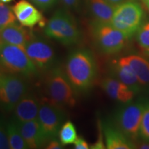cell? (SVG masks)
<instances>
[{"instance_id": "obj_1", "label": "cell", "mask_w": 149, "mask_h": 149, "mask_svg": "<svg viewBox=\"0 0 149 149\" xmlns=\"http://www.w3.org/2000/svg\"><path fill=\"white\" fill-rule=\"evenodd\" d=\"M64 71L75 92H85L91 88L96 75V65L88 50L72 51L65 62Z\"/></svg>"}, {"instance_id": "obj_2", "label": "cell", "mask_w": 149, "mask_h": 149, "mask_svg": "<svg viewBox=\"0 0 149 149\" xmlns=\"http://www.w3.org/2000/svg\"><path fill=\"white\" fill-rule=\"evenodd\" d=\"M44 80L45 97L43 101L63 109L76 105V92L61 66L55 65L47 70Z\"/></svg>"}, {"instance_id": "obj_3", "label": "cell", "mask_w": 149, "mask_h": 149, "mask_svg": "<svg viewBox=\"0 0 149 149\" xmlns=\"http://www.w3.org/2000/svg\"><path fill=\"white\" fill-rule=\"evenodd\" d=\"M44 33L66 46L77 45L81 40V31L75 20L64 9L56 10L46 23Z\"/></svg>"}, {"instance_id": "obj_4", "label": "cell", "mask_w": 149, "mask_h": 149, "mask_svg": "<svg viewBox=\"0 0 149 149\" xmlns=\"http://www.w3.org/2000/svg\"><path fill=\"white\" fill-rule=\"evenodd\" d=\"M0 68L25 78L39 74L38 68L29 58L24 47L5 43L0 44Z\"/></svg>"}, {"instance_id": "obj_5", "label": "cell", "mask_w": 149, "mask_h": 149, "mask_svg": "<svg viewBox=\"0 0 149 149\" xmlns=\"http://www.w3.org/2000/svg\"><path fill=\"white\" fill-rule=\"evenodd\" d=\"M29 91L26 78L18 74H1L0 76V107L6 112L13 111Z\"/></svg>"}, {"instance_id": "obj_6", "label": "cell", "mask_w": 149, "mask_h": 149, "mask_svg": "<svg viewBox=\"0 0 149 149\" xmlns=\"http://www.w3.org/2000/svg\"><path fill=\"white\" fill-rule=\"evenodd\" d=\"M143 15V10L139 3L133 1H126L116 7L110 24L129 38L141 26Z\"/></svg>"}, {"instance_id": "obj_7", "label": "cell", "mask_w": 149, "mask_h": 149, "mask_svg": "<svg viewBox=\"0 0 149 149\" xmlns=\"http://www.w3.org/2000/svg\"><path fill=\"white\" fill-rule=\"evenodd\" d=\"M93 38L99 49L107 55L118 53L124 48L128 37L110 24L95 22L92 26Z\"/></svg>"}, {"instance_id": "obj_8", "label": "cell", "mask_w": 149, "mask_h": 149, "mask_svg": "<svg viewBox=\"0 0 149 149\" xmlns=\"http://www.w3.org/2000/svg\"><path fill=\"white\" fill-rule=\"evenodd\" d=\"M24 48L39 70L46 72L55 66V53L51 44L45 39L33 36Z\"/></svg>"}, {"instance_id": "obj_9", "label": "cell", "mask_w": 149, "mask_h": 149, "mask_svg": "<svg viewBox=\"0 0 149 149\" xmlns=\"http://www.w3.org/2000/svg\"><path fill=\"white\" fill-rule=\"evenodd\" d=\"M64 120L63 108L47 102H41L37 120L48 141L57 137Z\"/></svg>"}, {"instance_id": "obj_10", "label": "cell", "mask_w": 149, "mask_h": 149, "mask_svg": "<svg viewBox=\"0 0 149 149\" xmlns=\"http://www.w3.org/2000/svg\"><path fill=\"white\" fill-rule=\"evenodd\" d=\"M144 110L142 104H133L120 109L117 113V126L129 139H135L138 136Z\"/></svg>"}, {"instance_id": "obj_11", "label": "cell", "mask_w": 149, "mask_h": 149, "mask_svg": "<svg viewBox=\"0 0 149 149\" xmlns=\"http://www.w3.org/2000/svg\"><path fill=\"white\" fill-rule=\"evenodd\" d=\"M12 8L17 19L23 26L31 29L37 24L41 27L46 26L45 19L42 13L27 0H20Z\"/></svg>"}, {"instance_id": "obj_12", "label": "cell", "mask_w": 149, "mask_h": 149, "mask_svg": "<svg viewBox=\"0 0 149 149\" xmlns=\"http://www.w3.org/2000/svg\"><path fill=\"white\" fill-rule=\"evenodd\" d=\"M15 122L28 148H42L48 141L37 119L27 122Z\"/></svg>"}, {"instance_id": "obj_13", "label": "cell", "mask_w": 149, "mask_h": 149, "mask_svg": "<svg viewBox=\"0 0 149 149\" xmlns=\"http://www.w3.org/2000/svg\"><path fill=\"white\" fill-rule=\"evenodd\" d=\"M41 102L34 93L28 92L18 102L13 110L17 122H27L37 119Z\"/></svg>"}, {"instance_id": "obj_14", "label": "cell", "mask_w": 149, "mask_h": 149, "mask_svg": "<svg viewBox=\"0 0 149 149\" xmlns=\"http://www.w3.org/2000/svg\"><path fill=\"white\" fill-rule=\"evenodd\" d=\"M32 33L25 29L22 25L13 23L0 31V42L24 47L33 38Z\"/></svg>"}, {"instance_id": "obj_15", "label": "cell", "mask_w": 149, "mask_h": 149, "mask_svg": "<svg viewBox=\"0 0 149 149\" xmlns=\"http://www.w3.org/2000/svg\"><path fill=\"white\" fill-rule=\"evenodd\" d=\"M102 87L110 97L126 103L134 97V91L120 80L107 77L102 81Z\"/></svg>"}, {"instance_id": "obj_16", "label": "cell", "mask_w": 149, "mask_h": 149, "mask_svg": "<svg viewBox=\"0 0 149 149\" xmlns=\"http://www.w3.org/2000/svg\"><path fill=\"white\" fill-rule=\"evenodd\" d=\"M105 136L106 148L109 149H130L135 148V145L129 140L120 130L116 129L109 124L103 127Z\"/></svg>"}, {"instance_id": "obj_17", "label": "cell", "mask_w": 149, "mask_h": 149, "mask_svg": "<svg viewBox=\"0 0 149 149\" xmlns=\"http://www.w3.org/2000/svg\"><path fill=\"white\" fill-rule=\"evenodd\" d=\"M117 6L107 0H89L88 8L95 22L110 24Z\"/></svg>"}, {"instance_id": "obj_18", "label": "cell", "mask_w": 149, "mask_h": 149, "mask_svg": "<svg viewBox=\"0 0 149 149\" xmlns=\"http://www.w3.org/2000/svg\"><path fill=\"white\" fill-rule=\"evenodd\" d=\"M115 71L119 79L127 85L134 92L139 90V86L138 85L141 84L131 67L126 62L124 57L120 58L115 63Z\"/></svg>"}, {"instance_id": "obj_19", "label": "cell", "mask_w": 149, "mask_h": 149, "mask_svg": "<svg viewBox=\"0 0 149 149\" xmlns=\"http://www.w3.org/2000/svg\"><path fill=\"white\" fill-rule=\"evenodd\" d=\"M137 76L141 85L149 83V62L138 55H132L124 57Z\"/></svg>"}, {"instance_id": "obj_20", "label": "cell", "mask_w": 149, "mask_h": 149, "mask_svg": "<svg viewBox=\"0 0 149 149\" xmlns=\"http://www.w3.org/2000/svg\"><path fill=\"white\" fill-rule=\"evenodd\" d=\"M6 132L8 135L9 144L12 149L28 148L25 141L22 137L17 124L14 120H11L6 124Z\"/></svg>"}, {"instance_id": "obj_21", "label": "cell", "mask_w": 149, "mask_h": 149, "mask_svg": "<svg viewBox=\"0 0 149 149\" xmlns=\"http://www.w3.org/2000/svg\"><path fill=\"white\" fill-rule=\"evenodd\" d=\"M59 139L63 146L74 144L77 137V130L74 124L68 120L64 122L59 131Z\"/></svg>"}, {"instance_id": "obj_22", "label": "cell", "mask_w": 149, "mask_h": 149, "mask_svg": "<svg viewBox=\"0 0 149 149\" xmlns=\"http://www.w3.org/2000/svg\"><path fill=\"white\" fill-rule=\"evenodd\" d=\"M16 19L13 8L4 3L0 2V31L10 24L15 23Z\"/></svg>"}, {"instance_id": "obj_23", "label": "cell", "mask_w": 149, "mask_h": 149, "mask_svg": "<svg viewBox=\"0 0 149 149\" xmlns=\"http://www.w3.org/2000/svg\"><path fill=\"white\" fill-rule=\"evenodd\" d=\"M137 40L141 47L149 52V22L139 27Z\"/></svg>"}, {"instance_id": "obj_24", "label": "cell", "mask_w": 149, "mask_h": 149, "mask_svg": "<svg viewBox=\"0 0 149 149\" xmlns=\"http://www.w3.org/2000/svg\"><path fill=\"white\" fill-rule=\"evenodd\" d=\"M139 134L144 140L149 141V105L144 107L139 128Z\"/></svg>"}, {"instance_id": "obj_25", "label": "cell", "mask_w": 149, "mask_h": 149, "mask_svg": "<svg viewBox=\"0 0 149 149\" xmlns=\"http://www.w3.org/2000/svg\"><path fill=\"white\" fill-rule=\"evenodd\" d=\"M10 148L9 144L8 135H7L6 127L0 120V149Z\"/></svg>"}, {"instance_id": "obj_26", "label": "cell", "mask_w": 149, "mask_h": 149, "mask_svg": "<svg viewBox=\"0 0 149 149\" xmlns=\"http://www.w3.org/2000/svg\"><path fill=\"white\" fill-rule=\"evenodd\" d=\"M33 4L40 8L41 10H46L51 8L57 3V0H29Z\"/></svg>"}, {"instance_id": "obj_27", "label": "cell", "mask_w": 149, "mask_h": 149, "mask_svg": "<svg viewBox=\"0 0 149 149\" xmlns=\"http://www.w3.org/2000/svg\"><path fill=\"white\" fill-rule=\"evenodd\" d=\"M74 148L75 149H88L90 147L87 141L81 136H77L74 142Z\"/></svg>"}, {"instance_id": "obj_28", "label": "cell", "mask_w": 149, "mask_h": 149, "mask_svg": "<svg viewBox=\"0 0 149 149\" xmlns=\"http://www.w3.org/2000/svg\"><path fill=\"white\" fill-rule=\"evenodd\" d=\"M102 128L100 126V124H99V138L98 140L97 141V142L95 143L94 144L91 145V146L90 147L91 148L93 149H102V148H105L106 147L104 146V144L103 141V137H102Z\"/></svg>"}, {"instance_id": "obj_29", "label": "cell", "mask_w": 149, "mask_h": 149, "mask_svg": "<svg viewBox=\"0 0 149 149\" xmlns=\"http://www.w3.org/2000/svg\"><path fill=\"white\" fill-rule=\"evenodd\" d=\"M48 144L46 145V148L47 149H61L64 148V146L61 144L60 141L56 138H53L48 141Z\"/></svg>"}, {"instance_id": "obj_30", "label": "cell", "mask_w": 149, "mask_h": 149, "mask_svg": "<svg viewBox=\"0 0 149 149\" xmlns=\"http://www.w3.org/2000/svg\"><path fill=\"white\" fill-rule=\"evenodd\" d=\"M65 6L68 9L77 10L79 4V0H61Z\"/></svg>"}, {"instance_id": "obj_31", "label": "cell", "mask_w": 149, "mask_h": 149, "mask_svg": "<svg viewBox=\"0 0 149 149\" xmlns=\"http://www.w3.org/2000/svg\"><path fill=\"white\" fill-rule=\"evenodd\" d=\"M107 1H109V3H111V4L117 6L122 4L123 3H125L126 1H132V0H107Z\"/></svg>"}, {"instance_id": "obj_32", "label": "cell", "mask_w": 149, "mask_h": 149, "mask_svg": "<svg viewBox=\"0 0 149 149\" xmlns=\"http://www.w3.org/2000/svg\"><path fill=\"white\" fill-rule=\"evenodd\" d=\"M138 148H146V149H149V144H141L139 146Z\"/></svg>"}, {"instance_id": "obj_33", "label": "cell", "mask_w": 149, "mask_h": 149, "mask_svg": "<svg viewBox=\"0 0 149 149\" xmlns=\"http://www.w3.org/2000/svg\"><path fill=\"white\" fill-rule=\"evenodd\" d=\"M13 0H0V1L2 3H10Z\"/></svg>"}, {"instance_id": "obj_34", "label": "cell", "mask_w": 149, "mask_h": 149, "mask_svg": "<svg viewBox=\"0 0 149 149\" xmlns=\"http://www.w3.org/2000/svg\"><path fill=\"white\" fill-rule=\"evenodd\" d=\"M144 3L147 6V7H148V9H149V0H145Z\"/></svg>"}, {"instance_id": "obj_35", "label": "cell", "mask_w": 149, "mask_h": 149, "mask_svg": "<svg viewBox=\"0 0 149 149\" xmlns=\"http://www.w3.org/2000/svg\"><path fill=\"white\" fill-rule=\"evenodd\" d=\"M141 1H143V2H144V3L145 2V0H141Z\"/></svg>"}, {"instance_id": "obj_36", "label": "cell", "mask_w": 149, "mask_h": 149, "mask_svg": "<svg viewBox=\"0 0 149 149\" xmlns=\"http://www.w3.org/2000/svg\"><path fill=\"white\" fill-rule=\"evenodd\" d=\"M1 72H0V76H1Z\"/></svg>"}, {"instance_id": "obj_37", "label": "cell", "mask_w": 149, "mask_h": 149, "mask_svg": "<svg viewBox=\"0 0 149 149\" xmlns=\"http://www.w3.org/2000/svg\"><path fill=\"white\" fill-rule=\"evenodd\" d=\"M1 42H0V44H1Z\"/></svg>"}]
</instances>
